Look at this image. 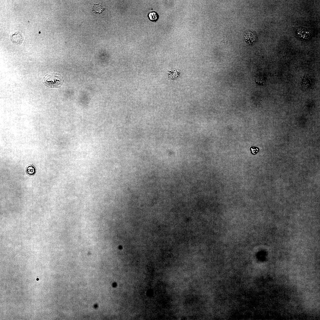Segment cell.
Segmentation results:
<instances>
[{"mask_svg": "<svg viewBox=\"0 0 320 320\" xmlns=\"http://www.w3.org/2000/svg\"><path fill=\"white\" fill-rule=\"evenodd\" d=\"M45 86L51 88H57L61 87L64 82L63 77L57 73H50L46 75L42 81Z\"/></svg>", "mask_w": 320, "mask_h": 320, "instance_id": "cell-1", "label": "cell"}, {"mask_svg": "<svg viewBox=\"0 0 320 320\" xmlns=\"http://www.w3.org/2000/svg\"><path fill=\"white\" fill-rule=\"evenodd\" d=\"M251 153L253 155L256 154L259 151V148L256 147H252L250 148Z\"/></svg>", "mask_w": 320, "mask_h": 320, "instance_id": "cell-5", "label": "cell"}, {"mask_svg": "<svg viewBox=\"0 0 320 320\" xmlns=\"http://www.w3.org/2000/svg\"><path fill=\"white\" fill-rule=\"evenodd\" d=\"M36 167L32 164L28 165L25 169L27 174L29 176L35 175L36 173Z\"/></svg>", "mask_w": 320, "mask_h": 320, "instance_id": "cell-3", "label": "cell"}, {"mask_svg": "<svg viewBox=\"0 0 320 320\" xmlns=\"http://www.w3.org/2000/svg\"><path fill=\"white\" fill-rule=\"evenodd\" d=\"M10 40L14 44L19 45L21 44L24 40V38L22 34L19 32L15 31L10 34Z\"/></svg>", "mask_w": 320, "mask_h": 320, "instance_id": "cell-2", "label": "cell"}, {"mask_svg": "<svg viewBox=\"0 0 320 320\" xmlns=\"http://www.w3.org/2000/svg\"><path fill=\"white\" fill-rule=\"evenodd\" d=\"M148 16L150 19L153 22L156 21L159 17L157 14L153 11H151L148 13Z\"/></svg>", "mask_w": 320, "mask_h": 320, "instance_id": "cell-4", "label": "cell"}]
</instances>
